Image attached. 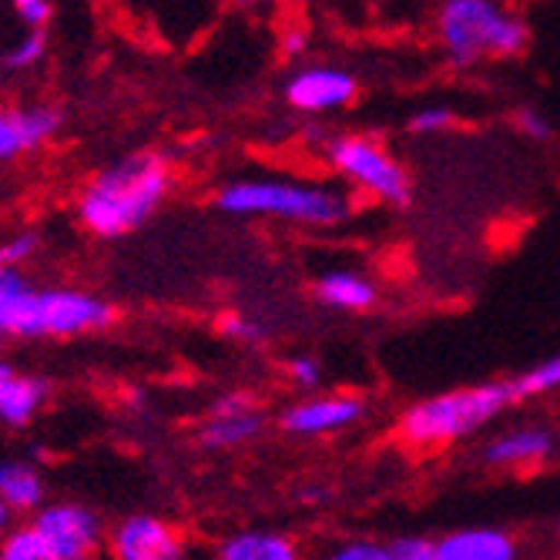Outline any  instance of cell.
<instances>
[{
  "mask_svg": "<svg viewBox=\"0 0 560 560\" xmlns=\"http://www.w3.org/2000/svg\"><path fill=\"white\" fill-rule=\"evenodd\" d=\"M34 530L58 550L61 560H88L97 544V521L78 503H55L40 511Z\"/></svg>",
  "mask_w": 560,
  "mask_h": 560,
  "instance_id": "obj_10",
  "label": "cell"
},
{
  "mask_svg": "<svg viewBox=\"0 0 560 560\" xmlns=\"http://www.w3.org/2000/svg\"><path fill=\"white\" fill-rule=\"evenodd\" d=\"M115 557L118 560H185V544L172 524L159 517H128L115 530Z\"/></svg>",
  "mask_w": 560,
  "mask_h": 560,
  "instance_id": "obj_12",
  "label": "cell"
},
{
  "mask_svg": "<svg viewBox=\"0 0 560 560\" xmlns=\"http://www.w3.org/2000/svg\"><path fill=\"white\" fill-rule=\"evenodd\" d=\"M326 162L360 191L373 195L383 206L406 209L413 198V182L406 168L370 135H332L323 144Z\"/></svg>",
  "mask_w": 560,
  "mask_h": 560,
  "instance_id": "obj_5",
  "label": "cell"
},
{
  "mask_svg": "<svg viewBox=\"0 0 560 560\" xmlns=\"http://www.w3.org/2000/svg\"><path fill=\"white\" fill-rule=\"evenodd\" d=\"M168 165L159 155H135L101 172L81 195V222L101 238H121L148 222L168 191Z\"/></svg>",
  "mask_w": 560,
  "mask_h": 560,
  "instance_id": "obj_2",
  "label": "cell"
},
{
  "mask_svg": "<svg viewBox=\"0 0 560 560\" xmlns=\"http://www.w3.org/2000/svg\"><path fill=\"white\" fill-rule=\"evenodd\" d=\"M215 206L229 215L279 219L295 225H339L349 219V198L329 185H302L285 178H238L229 182Z\"/></svg>",
  "mask_w": 560,
  "mask_h": 560,
  "instance_id": "obj_4",
  "label": "cell"
},
{
  "mask_svg": "<svg viewBox=\"0 0 560 560\" xmlns=\"http://www.w3.org/2000/svg\"><path fill=\"white\" fill-rule=\"evenodd\" d=\"M40 477L24 467V464H4L0 467V500L14 511H31V506L40 500Z\"/></svg>",
  "mask_w": 560,
  "mask_h": 560,
  "instance_id": "obj_19",
  "label": "cell"
},
{
  "mask_svg": "<svg viewBox=\"0 0 560 560\" xmlns=\"http://www.w3.org/2000/svg\"><path fill=\"white\" fill-rule=\"evenodd\" d=\"M355 94H360V84H355V78L346 68L336 65H305L292 71V78L285 81V101L302 115H326L349 108Z\"/></svg>",
  "mask_w": 560,
  "mask_h": 560,
  "instance_id": "obj_6",
  "label": "cell"
},
{
  "mask_svg": "<svg viewBox=\"0 0 560 560\" xmlns=\"http://www.w3.org/2000/svg\"><path fill=\"white\" fill-rule=\"evenodd\" d=\"M285 373L299 389H319V383H323V363L316 355H292Z\"/></svg>",
  "mask_w": 560,
  "mask_h": 560,
  "instance_id": "obj_26",
  "label": "cell"
},
{
  "mask_svg": "<svg viewBox=\"0 0 560 560\" xmlns=\"http://www.w3.org/2000/svg\"><path fill=\"white\" fill-rule=\"evenodd\" d=\"M266 430V413L248 393H225L212 402L209 423L201 427L198 443L206 450H232L245 446Z\"/></svg>",
  "mask_w": 560,
  "mask_h": 560,
  "instance_id": "obj_8",
  "label": "cell"
},
{
  "mask_svg": "<svg viewBox=\"0 0 560 560\" xmlns=\"http://www.w3.org/2000/svg\"><path fill=\"white\" fill-rule=\"evenodd\" d=\"M557 534H560V527H557Z\"/></svg>",
  "mask_w": 560,
  "mask_h": 560,
  "instance_id": "obj_34",
  "label": "cell"
},
{
  "mask_svg": "<svg viewBox=\"0 0 560 560\" xmlns=\"http://www.w3.org/2000/svg\"><path fill=\"white\" fill-rule=\"evenodd\" d=\"M302 34H289V40H285V50H289V55H299V50H302Z\"/></svg>",
  "mask_w": 560,
  "mask_h": 560,
  "instance_id": "obj_31",
  "label": "cell"
},
{
  "mask_svg": "<svg viewBox=\"0 0 560 560\" xmlns=\"http://www.w3.org/2000/svg\"><path fill=\"white\" fill-rule=\"evenodd\" d=\"M18 14L27 21V24H44L50 18V4H44V0H21L18 4Z\"/></svg>",
  "mask_w": 560,
  "mask_h": 560,
  "instance_id": "obj_30",
  "label": "cell"
},
{
  "mask_svg": "<svg viewBox=\"0 0 560 560\" xmlns=\"http://www.w3.org/2000/svg\"><path fill=\"white\" fill-rule=\"evenodd\" d=\"M0 332L44 336V292H34L4 266H0Z\"/></svg>",
  "mask_w": 560,
  "mask_h": 560,
  "instance_id": "obj_14",
  "label": "cell"
},
{
  "mask_svg": "<svg viewBox=\"0 0 560 560\" xmlns=\"http://www.w3.org/2000/svg\"><path fill=\"white\" fill-rule=\"evenodd\" d=\"M40 50H44V34H31V37H24L11 55L4 58V65L8 68H27V65H34L37 58H40Z\"/></svg>",
  "mask_w": 560,
  "mask_h": 560,
  "instance_id": "obj_28",
  "label": "cell"
},
{
  "mask_svg": "<svg viewBox=\"0 0 560 560\" xmlns=\"http://www.w3.org/2000/svg\"><path fill=\"white\" fill-rule=\"evenodd\" d=\"M0 560H61V557L31 527V530H21V534L4 540V547H0Z\"/></svg>",
  "mask_w": 560,
  "mask_h": 560,
  "instance_id": "obj_21",
  "label": "cell"
},
{
  "mask_svg": "<svg viewBox=\"0 0 560 560\" xmlns=\"http://www.w3.org/2000/svg\"><path fill=\"white\" fill-rule=\"evenodd\" d=\"M58 128L55 112H21V115H0V159H11L21 148L40 144L50 131Z\"/></svg>",
  "mask_w": 560,
  "mask_h": 560,
  "instance_id": "obj_17",
  "label": "cell"
},
{
  "mask_svg": "<svg viewBox=\"0 0 560 560\" xmlns=\"http://www.w3.org/2000/svg\"><path fill=\"white\" fill-rule=\"evenodd\" d=\"M517 402L511 380H487L474 386H456L410 402L396 420L402 443L417 450H440L477 436L487 423Z\"/></svg>",
  "mask_w": 560,
  "mask_h": 560,
  "instance_id": "obj_1",
  "label": "cell"
},
{
  "mask_svg": "<svg viewBox=\"0 0 560 560\" xmlns=\"http://www.w3.org/2000/svg\"><path fill=\"white\" fill-rule=\"evenodd\" d=\"M366 417V399L355 393H326L292 402L282 413L279 427L292 436H329L342 433Z\"/></svg>",
  "mask_w": 560,
  "mask_h": 560,
  "instance_id": "obj_7",
  "label": "cell"
},
{
  "mask_svg": "<svg viewBox=\"0 0 560 560\" xmlns=\"http://www.w3.org/2000/svg\"><path fill=\"white\" fill-rule=\"evenodd\" d=\"M219 332L232 342H242V346H259L266 339V326L256 323L252 316H242V313H225L219 319Z\"/></svg>",
  "mask_w": 560,
  "mask_h": 560,
  "instance_id": "obj_23",
  "label": "cell"
},
{
  "mask_svg": "<svg viewBox=\"0 0 560 560\" xmlns=\"http://www.w3.org/2000/svg\"><path fill=\"white\" fill-rule=\"evenodd\" d=\"M511 383H514L517 402L537 399V396H547V393H557L560 389V352H553V355H547V360L534 363L530 370H524Z\"/></svg>",
  "mask_w": 560,
  "mask_h": 560,
  "instance_id": "obj_20",
  "label": "cell"
},
{
  "mask_svg": "<svg viewBox=\"0 0 560 560\" xmlns=\"http://www.w3.org/2000/svg\"><path fill=\"white\" fill-rule=\"evenodd\" d=\"M4 527H8V503L0 500V530H4Z\"/></svg>",
  "mask_w": 560,
  "mask_h": 560,
  "instance_id": "obj_32",
  "label": "cell"
},
{
  "mask_svg": "<svg viewBox=\"0 0 560 560\" xmlns=\"http://www.w3.org/2000/svg\"><path fill=\"white\" fill-rule=\"evenodd\" d=\"M11 373H14V370H11V366H8V363H0V380H8V376H11Z\"/></svg>",
  "mask_w": 560,
  "mask_h": 560,
  "instance_id": "obj_33",
  "label": "cell"
},
{
  "mask_svg": "<svg viewBox=\"0 0 560 560\" xmlns=\"http://www.w3.org/2000/svg\"><path fill=\"white\" fill-rule=\"evenodd\" d=\"M112 323V310L101 299L74 289L44 292V336H78Z\"/></svg>",
  "mask_w": 560,
  "mask_h": 560,
  "instance_id": "obj_11",
  "label": "cell"
},
{
  "mask_svg": "<svg viewBox=\"0 0 560 560\" xmlns=\"http://www.w3.org/2000/svg\"><path fill=\"white\" fill-rule=\"evenodd\" d=\"M34 235H21V238H14V242H8V245H0V266H14V262H24L31 252H34Z\"/></svg>",
  "mask_w": 560,
  "mask_h": 560,
  "instance_id": "obj_29",
  "label": "cell"
},
{
  "mask_svg": "<svg viewBox=\"0 0 560 560\" xmlns=\"http://www.w3.org/2000/svg\"><path fill=\"white\" fill-rule=\"evenodd\" d=\"M514 128L524 138H530V141H550L553 138V125L537 108H530V105H524V108L514 112Z\"/></svg>",
  "mask_w": 560,
  "mask_h": 560,
  "instance_id": "obj_27",
  "label": "cell"
},
{
  "mask_svg": "<svg viewBox=\"0 0 560 560\" xmlns=\"http://www.w3.org/2000/svg\"><path fill=\"white\" fill-rule=\"evenodd\" d=\"M44 399V383L31 380V376H8L0 380V420L8 423H27L34 417V410Z\"/></svg>",
  "mask_w": 560,
  "mask_h": 560,
  "instance_id": "obj_18",
  "label": "cell"
},
{
  "mask_svg": "<svg viewBox=\"0 0 560 560\" xmlns=\"http://www.w3.org/2000/svg\"><path fill=\"white\" fill-rule=\"evenodd\" d=\"M219 560H302V550L279 530H242L222 540Z\"/></svg>",
  "mask_w": 560,
  "mask_h": 560,
  "instance_id": "obj_16",
  "label": "cell"
},
{
  "mask_svg": "<svg viewBox=\"0 0 560 560\" xmlns=\"http://www.w3.org/2000/svg\"><path fill=\"white\" fill-rule=\"evenodd\" d=\"M389 560H440L436 557V540L423 534H402L389 540Z\"/></svg>",
  "mask_w": 560,
  "mask_h": 560,
  "instance_id": "obj_25",
  "label": "cell"
},
{
  "mask_svg": "<svg viewBox=\"0 0 560 560\" xmlns=\"http://www.w3.org/2000/svg\"><path fill=\"white\" fill-rule=\"evenodd\" d=\"M440 560H517L521 547L503 527H460L436 540Z\"/></svg>",
  "mask_w": 560,
  "mask_h": 560,
  "instance_id": "obj_13",
  "label": "cell"
},
{
  "mask_svg": "<svg viewBox=\"0 0 560 560\" xmlns=\"http://www.w3.org/2000/svg\"><path fill=\"white\" fill-rule=\"evenodd\" d=\"M553 453H557V433L550 427L530 423V427L497 433L483 446V464L493 470H530V467H544Z\"/></svg>",
  "mask_w": 560,
  "mask_h": 560,
  "instance_id": "obj_9",
  "label": "cell"
},
{
  "mask_svg": "<svg viewBox=\"0 0 560 560\" xmlns=\"http://www.w3.org/2000/svg\"><path fill=\"white\" fill-rule=\"evenodd\" d=\"M436 37L456 68H470L487 58H517L530 44V27L493 0H446L436 11Z\"/></svg>",
  "mask_w": 560,
  "mask_h": 560,
  "instance_id": "obj_3",
  "label": "cell"
},
{
  "mask_svg": "<svg viewBox=\"0 0 560 560\" xmlns=\"http://www.w3.org/2000/svg\"><path fill=\"white\" fill-rule=\"evenodd\" d=\"M456 125V112L446 105H427L410 115V131L413 135H443Z\"/></svg>",
  "mask_w": 560,
  "mask_h": 560,
  "instance_id": "obj_24",
  "label": "cell"
},
{
  "mask_svg": "<svg viewBox=\"0 0 560 560\" xmlns=\"http://www.w3.org/2000/svg\"><path fill=\"white\" fill-rule=\"evenodd\" d=\"M316 299L336 313H366L376 305V285L352 269H332L316 279Z\"/></svg>",
  "mask_w": 560,
  "mask_h": 560,
  "instance_id": "obj_15",
  "label": "cell"
},
{
  "mask_svg": "<svg viewBox=\"0 0 560 560\" xmlns=\"http://www.w3.org/2000/svg\"><path fill=\"white\" fill-rule=\"evenodd\" d=\"M323 560H389V544L370 537H349L323 553Z\"/></svg>",
  "mask_w": 560,
  "mask_h": 560,
  "instance_id": "obj_22",
  "label": "cell"
}]
</instances>
